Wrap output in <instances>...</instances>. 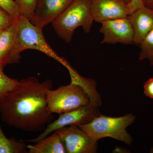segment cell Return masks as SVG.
<instances>
[{
    "label": "cell",
    "instance_id": "4",
    "mask_svg": "<svg viewBox=\"0 0 153 153\" xmlns=\"http://www.w3.org/2000/svg\"><path fill=\"white\" fill-rule=\"evenodd\" d=\"M135 118L132 114L117 117L100 114L89 123L77 126L96 140L109 137L130 145L132 138L126 129L133 123Z\"/></svg>",
    "mask_w": 153,
    "mask_h": 153
},
{
    "label": "cell",
    "instance_id": "14",
    "mask_svg": "<svg viewBox=\"0 0 153 153\" xmlns=\"http://www.w3.org/2000/svg\"><path fill=\"white\" fill-rule=\"evenodd\" d=\"M27 146L24 140L7 137L0 126V153H27Z\"/></svg>",
    "mask_w": 153,
    "mask_h": 153
},
{
    "label": "cell",
    "instance_id": "2",
    "mask_svg": "<svg viewBox=\"0 0 153 153\" xmlns=\"http://www.w3.org/2000/svg\"><path fill=\"white\" fill-rule=\"evenodd\" d=\"M16 40L10 56V63H18L21 59V53L26 49L40 51L58 61L67 67V62L58 56L47 43L42 29L33 25L30 20L21 16L17 21Z\"/></svg>",
    "mask_w": 153,
    "mask_h": 153
},
{
    "label": "cell",
    "instance_id": "12",
    "mask_svg": "<svg viewBox=\"0 0 153 153\" xmlns=\"http://www.w3.org/2000/svg\"><path fill=\"white\" fill-rule=\"evenodd\" d=\"M18 20L0 30V68L10 64V56L16 36Z\"/></svg>",
    "mask_w": 153,
    "mask_h": 153
},
{
    "label": "cell",
    "instance_id": "11",
    "mask_svg": "<svg viewBox=\"0 0 153 153\" xmlns=\"http://www.w3.org/2000/svg\"><path fill=\"white\" fill-rule=\"evenodd\" d=\"M127 19L134 31V44L139 46L153 29V10L144 6L132 12Z\"/></svg>",
    "mask_w": 153,
    "mask_h": 153
},
{
    "label": "cell",
    "instance_id": "15",
    "mask_svg": "<svg viewBox=\"0 0 153 153\" xmlns=\"http://www.w3.org/2000/svg\"><path fill=\"white\" fill-rule=\"evenodd\" d=\"M141 52L140 60L148 59L151 65H153V29L143 39L140 44Z\"/></svg>",
    "mask_w": 153,
    "mask_h": 153
},
{
    "label": "cell",
    "instance_id": "22",
    "mask_svg": "<svg viewBox=\"0 0 153 153\" xmlns=\"http://www.w3.org/2000/svg\"><path fill=\"white\" fill-rule=\"evenodd\" d=\"M144 6L153 10V0H143Z\"/></svg>",
    "mask_w": 153,
    "mask_h": 153
},
{
    "label": "cell",
    "instance_id": "21",
    "mask_svg": "<svg viewBox=\"0 0 153 153\" xmlns=\"http://www.w3.org/2000/svg\"><path fill=\"white\" fill-rule=\"evenodd\" d=\"M128 6L131 13L137 9L142 7L144 5L143 0H131L130 2L128 3Z\"/></svg>",
    "mask_w": 153,
    "mask_h": 153
},
{
    "label": "cell",
    "instance_id": "6",
    "mask_svg": "<svg viewBox=\"0 0 153 153\" xmlns=\"http://www.w3.org/2000/svg\"><path fill=\"white\" fill-rule=\"evenodd\" d=\"M100 114L98 105L90 102L74 110L60 114L56 120L47 125L43 132L38 137L25 141L26 142L36 143L59 129L71 125L79 126L87 124Z\"/></svg>",
    "mask_w": 153,
    "mask_h": 153
},
{
    "label": "cell",
    "instance_id": "5",
    "mask_svg": "<svg viewBox=\"0 0 153 153\" xmlns=\"http://www.w3.org/2000/svg\"><path fill=\"white\" fill-rule=\"evenodd\" d=\"M48 107L52 114L59 115L86 105L90 102L88 94L81 84L71 79L69 85L49 89L47 94Z\"/></svg>",
    "mask_w": 153,
    "mask_h": 153
},
{
    "label": "cell",
    "instance_id": "7",
    "mask_svg": "<svg viewBox=\"0 0 153 153\" xmlns=\"http://www.w3.org/2000/svg\"><path fill=\"white\" fill-rule=\"evenodd\" d=\"M60 136L66 153H94L98 145L96 140L76 125L55 131Z\"/></svg>",
    "mask_w": 153,
    "mask_h": 153
},
{
    "label": "cell",
    "instance_id": "9",
    "mask_svg": "<svg viewBox=\"0 0 153 153\" xmlns=\"http://www.w3.org/2000/svg\"><path fill=\"white\" fill-rule=\"evenodd\" d=\"M94 21L97 23L127 18L131 13L125 0H91Z\"/></svg>",
    "mask_w": 153,
    "mask_h": 153
},
{
    "label": "cell",
    "instance_id": "3",
    "mask_svg": "<svg viewBox=\"0 0 153 153\" xmlns=\"http://www.w3.org/2000/svg\"><path fill=\"white\" fill-rule=\"evenodd\" d=\"M94 21L91 0H73L52 24L57 35L69 43L76 28L81 27L84 33H90Z\"/></svg>",
    "mask_w": 153,
    "mask_h": 153
},
{
    "label": "cell",
    "instance_id": "18",
    "mask_svg": "<svg viewBox=\"0 0 153 153\" xmlns=\"http://www.w3.org/2000/svg\"><path fill=\"white\" fill-rule=\"evenodd\" d=\"M0 8L7 13L14 21H17L21 16L15 0H0Z\"/></svg>",
    "mask_w": 153,
    "mask_h": 153
},
{
    "label": "cell",
    "instance_id": "16",
    "mask_svg": "<svg viewBox=\"0 0 153 153\" xmlns=\"http://www.w3.org/2000/svg\"><path fill=\"white\" fill-rule=\"evenodd\" d=\"M19 83L17 79L7 76L3 71V68H0V99L13 90Z\"/></svg>",
    "mask_w": 153,
    "mask_h": 153
},
{
    "label": "cell",
    "instance_id": "23",
    "mask_svg": "<svg viewBox=\"0 0 153 153\" xmlns=\"http://www.w3.org/2000/svg\"><path fill=\"white\" fill-rule=\"evenodd\" d=\"M125 1L127 3H128H128L130 2L131 1V0H125Z\"/></svg>",
    "mask_w": 153,
    "mask_h": 153
},
{
    "label": "cell",
    "instance_id": "17",
    "mask_svg": "<svg viewBox=\"0 0 153 153\" xmlns=\"http://www.w3.org/2000/svg\"><path fill=\"white\" fill-rule=\"evenodd\" d=\"M21 16L31 21L35 12L38 0H15Z\"/></svg>",
    "mask_w": 153,
    "mask_h": 153
},
{
    "label": "cell",
    "instance_id": "13",
    "mask_svg": "<svg viewBox=\"0 0 153 153\" xmlns=\"http://www.w3.org/2000/svg\"><path fill=\"white\" fill-rule=\"evenodd\" d=\"M36 143L28 145V153H66L60 136L56 131Z\"/></svg>",
    "mask_w": 153,
    "mask_h": 153
},
{
    "label": "cell",
    "instance_id": "10",
    "mask_svg": "<svg viewBox=\"0 0 153 153\" xmlns=\"http://www.w3.org/2000/svg\"><path fill=\"white\" fill-rule=\"evenodd\" d=\"M73 0H38L33 18L30 22L43 29L52 23Z\"/></svg>",
    "mask_w": 153,
    "mask_h": 153
},
{
    "label": "cell",
    "instance_id": "8",
    "mask_svg": "<svg viewBox=\"0 0 153 153\" xmlns=\"http://www.w3.org/2000/svg\"><path fill=\"white\" fill-rule=\"evenodd\" d=\"M100 32L103 35L101 44H134V33L127 18L102 22Z\"/></svg>",
    "mask_w": 153,
    "mask_h": 153
},
{
    "label": "cell",
    "instance_id": "20",
    "mask_svg": "<svg viewBox=\"0 0 153 153\" xmlns=\"http://www.w3.org/2000/svg\"><path fill=\"white\" fill-rule=\"evenodd\" d=\"M144 89L145 95L153 99V76L145 82Z\"/></svg>",
    "mask_w": 153,
    "mask_h": 153
},
{
    "label": "cell",
    "instance_id": "19",
    "mask_svg": "<svg viewBox=\"0 0 153 153\" xmlns=\"http://www.w3.org/2000/svg\"><path fill=\"white\" fill-rule=\"evenodd\" d=\"M15 21L7 13L0 8V30L9 27Z\"/></svg>",
    "mask_w": 153,
    "mask_h": 153
},
{
    "label": "cell",
    "instance_id": "1",
    "mask_svg": "<svg viewBox=\"0 0 153 153\" xmlns=\"http://www.w3.org/2000/svg\"><path fill=\"white\" fill-rule=\"evenodd\" d=\"M52 88L50 79L42 82L35 76L22 79L16 88L0 99L1 120L24 131H44L54 118L47 100V92Z\"/></svg>",
    "mask_w": 153,
    "mask_h": 153
}]
</instances>
